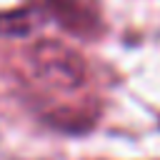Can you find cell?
Wrapping results in <instances>:
<instances>
[{"label": "cell", "instance_id": "cell-1", "mask_svg": "<svg viewBox=\"0 0 160 160\" xmlns=\"http://www.w3.org/2000/svg\"><path fill=\"white\" fill-rule=\"evenodd\" d=\"M35 78L58 90H75L85 82V60L58 40H40L30 50Z\"/></svg>", "mask_w": 160, "mask_h": 160}, {"label": "cell", "instance_id": "cell-2", "mask_svg": "<svg viewBox=\"0 0 160 160\" xmlns=\"http://www.w3.org/2000/svg\"><path fill=\"white\" fill-rule=\"evenodd\" d=\"M50 15L70 32L80 38H92L102 30L100 2L98 0H45Z\"/></svg>", "mask_w": 160, "mask_h": 160}, {"label": "cell", "instance_id": "cell-3", "mask_svg": "<svg viewBox=\"0 0 160 160\" xmlns=\"http://www.w3.org/2000/svg\"><path fill=\"white\" fill-rule=\"evenodd\" d=\"M42 22V12L35 8H12L0 12V35L2 38H28Z\"/></svg>", "mask_w": 160, "mask_h": 160}]
</instances>
